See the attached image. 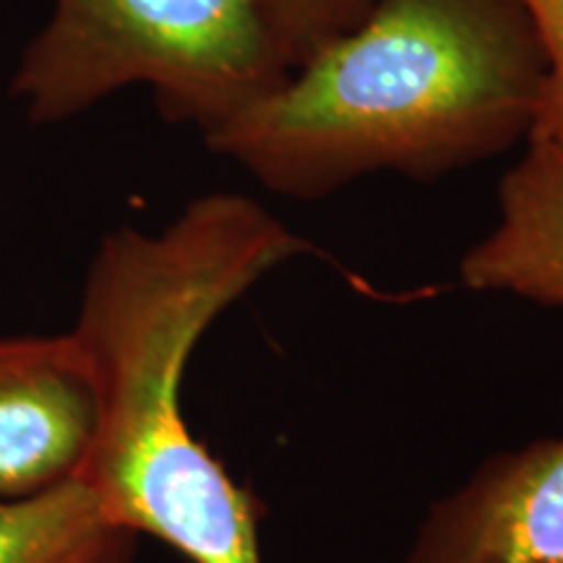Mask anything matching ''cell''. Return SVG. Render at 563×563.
Segmentation results:
<instances>
[{"label": "cell", "instance_id": "1", "mask_svg": "<svg viewBox=\"0 0 563 563\" xmlns=\"http://www.w3.org/2000/svg\"><path fill=\"white\" fill-rule=\"evenodd\" d=\"M316 249L243 194H209L157 232L102 238L68 329L95 394L76 477L110 522L188 563H264L262 501L196 439L188 363L211 323Z\"/></svg>", "mask_w": 563, "mask_h": 563}, {"label": "cell", "instance_id": "2", "mask_svg": "<svg viewBox=\"0 0 563 563\" xmlns=\"http://www.w3.org/2000/svg\"><path fill=\"white\" fill-rule=\"evenodd\" d=\"M543 79L522 0H373L203 141L290 199L384 170L435 180L530 139Z\"/></svg>", "mask_w": 563, "mask_h": 563}, {"label": "cell", "instance_id": "3", "mask_svg": "<svg viewBox=\"0 0 563 563\" xmlns=\"http://www.w3.org/2000/svg\"><path fill=\"white\" fill-rule=\"evenodd\" d=\"M290 74L266 0H55L11 91L53 125L146 84L167 121L207 136Z\"/></svg>", "mask_w": 563, "mask_h": 563}, {"label": "cell", "instance_id": "4", "mask_svg": "<svg viewBox=\"0 0 563 563\" xmlns=\"http://www.w3.org/2000/svg\"><path fill=\"white\" fill-rule=\"evenodd\" d=\"M405 563H563V433L488 456L431 504Z\"/></svg>", "mask_w": 563, "mask_h": 563}, {"label": "cell", "instance_id": "5", "mask_svg": "<svg viewBox=\"0 0 563 563\" xmlns=\"http://www.w3.org/2000/svg\"><path fill=\"white\" fill-rule=\"evenodd\" d=\"M91 428L95 394L70 334H0V496L76 477Z\"/></svg>", "mask_w": 563, "mask_h": 563}, {"label": "cell", "instance_id": "6", "mask_svg": "<svg viewBox=\"0 0 563 563\" xmlns=\"http://www.w3.org/2000/svg\"><path fill=\"white\" fill-rule=\"evenodd\" d=\"M530 150L498 191L493 230L462 256V285L563 308V141Z\"/></svg>", "mask_w": 563, "mask_h": 563}, {"label": "cell", "instance_id": "7", "mask_svg": "<svg viewBox=\"0 0 563 563\" xmlns=\"http://www.w3.org/2000/svg\"><path fill=\"white\" fill-rule=\"evenodd\" d=\"M139 540L104 517L79 477L0 496V563H136Z\"/></svg>", "mask_w": 563, "mask_h": 563}, {"label": "cell", "instance_id": "8", "mask_svg": "<svg viewBox=\"0 0 563 563\" xmlns=\"http://www.w3.org/2000/svg\"><path fill=\"white\" fill-rule=\"evenodd\" d=\"M373 0H266L279 51L292 70L350 32L371 11Z\"/></svg>", "mask_w": 563, "mask_h": 563}, {"label": "cell", "instance_id": "9", "mask_svg": "<svg viewBox=\"0 0 563 563\" xmlns=\"http://www.w3.org/2000/svg\"><path fill=\"white\" fill-rule=\"evenodd\" d=\"M545 55V79L530 139L563 141V0H522Z\"/></svg>", "mask_w": 563, "mask_h": 563}]
</instances>
